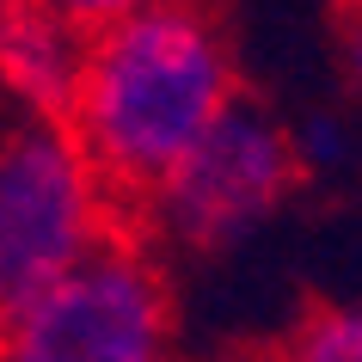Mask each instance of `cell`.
I'll use <instances>...</instances> for the list:
<instances>
[{
	"instance_id": "6da1fadb",
	"label": "cell",
	"mask_w": 362,
	"mask_h": 362,
	"mask_svg": "<svg viewBox=\"0 0 362 362\" xmlns=\"http://www.w3.org/2000/svg\"><path fill=\"white\" fill-rule=\"evenodd\" d=\"M233 98L240 68L209 0H141L93 37L62 135L93 178L111 240L166 252L153 233L160 185Z\"/></svg>"
},
{
	"instance_id": "7a4b0ae2",
	"label": "cell",
	"mask_w": 362,
	"mask_h": 362,
	"mask_svg": "<svg viewBox=\"0 0 362 362\" xmlns=\"http://www.w3.org/2000/svg\"><path fill=\"white\" fill-rule=\"evenodd\" d=\"M0 362H178L166 258L98 233L43 301L0 325Z\"/></svg>"
},
{
	"instance_id": "3957f363",
	"label": "cell",
	"mask_w": 362,
	"mask_h": 362,
	"mask_svg": "<svg viewBox=\"0 0 362 362\" xmlns=\"http://www.w3.org/2000/svg\"><path fill=\"white\" fill-rule=\"evenodd\" d=\"M98 233L93 178L68 135L37 117L0 123V325L43 301L98 246Z\"/></svg>"
},
{
	"instance_id": "277c9868",
	"label": "cell",
	"mask_w": 362,
	"mask_h": 362,
	"mask_svg": "<svg viewBox=\"0 0 362 362\" xmlns=\"http://www.w3.org/2000/svg\"><path fill=\"white\" fill-rule=\"evenodd\" d=\"M301 178H307V153L295 148V135L240 86V98L215 117V129L160 185L153 233H160V246L221 252L258 228Z\"/></svg>"
},
{
	"instance_id": "5b68a950",
	"label": "cell",
	"mask_w": 362,
	"mask_h": 362,
	"mask_svg": "<svg viewBox=\"0 0 362 362\" xmlns=\"http://www.w3.org/2000/svg\"><path fill=\"white\" fill-rule=\"evenodd\" d=\"M93 37L98 31L74 25L49 0H0V93H13L25 117L62 129Z\"/></svg>"
},
{
	"instance_id": "8992f818",
	"label": "cell",
	"mask_w": 362,
	"mask_h": 362,
	"mask_svg": "<svg viewBox=\"0 0 362 362\" xmlns=\"http://www.w3.org/2000/svg\"><path fill=\"white\" fill-rule=\"evenodd\" d=\"M258 362H362V307L301 301L283 332L252 344Z\"/></svg>"
},
{
	"instance_id": "52a82bcc",
	"label": "cell",
	"mask_w": 362,
	"mask_h": 362,
	"mask_svg": "<svg viewBox=\"0 0 362 362\" xmlns=\"http://www.w3.org/2000/svg\"><path fill=\"white\" fill-rule=\"evenodd\" d=\"M49 6H56V13H68L74 25H86V31H111L117 19H129L141 0H49Z\"/></svg>"
},
{
	"instance_id": "ba28073f",
	"label": "cell",
	"mask_w": 362,
	"mask_h": 362,
	"mask_svg": "<svg viewBox=\"0 0 362 362\" xmlns=\"http://www.w3.org/2000/svg\"><path fill=\"white\" fill-rule=\"evenodd\" d=\"M215 362H258V350H252V344H233V350H221Z\"/></svg>"
},
{
	"instance_id": "9c48e42d",
	"label": "cell",
	"mask_w": 362,
	"mask_h": 362,
	"mask_svg": "<svg viewBox=\"0 0 362 362\" xmlns=\"http://www.w3.org/2000/svg\"><path fill=\"white\" fill-rule=\"evenodd\" d=\"M356 62H362V43H356Z\"/></svg>"
},
{
	"instance_id": "30bf717a",
	"label": "cell",
	"mask_w": 362,
	"mask_h": 362,
	"mask_svg": "<svg viewBox=\"0 0 362 362\" xmlns=\"http://www.w3.org/2000/svg\"><path fill=\"white\" fill-rule=\"evenodd\" d=\"M356 6H362V0H356Z\"/></svg>"
}]
</instances>
